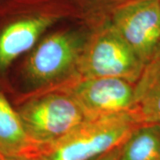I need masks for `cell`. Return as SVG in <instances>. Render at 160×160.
I'll list each match as a JSON object with an SVG mask.
<instances>
[{"label": "cell", "mask_w": 160, "mask_h": 160, "mask_svg": "<svg viewBox=\"0 0 160 160\" xmlns=\"http://www.w3.org/2000/svg\"><path fill=\"white\" fill-rule=\"evenodd\" d=\"M95 15L60 23L11 66L0 86L12 104L46 92L64 89L80 78L83 52Z\"/></svg>", "instance_id": "obj_1"}, {"label": "cell", "mask_w": 160, "mask_h": 160, "mask_svg": "<svg viewBox=\"0 0 160 160\" xmlns=\"http://www.w3.org/2000/svg\"><path fill=\"white\" fill-rule=\"evenodd\" d=\"M87 16L74 0H0V83L50 29Z\"/></svg>", "instance_id": "obj_2"}, {"label": "cell", "mask_w": 160, "mask_h": 160, "mask_svg": "<svg viewBox=\"0 0 160 160\" xmlns=\"http://www.w3.org/2000/svg\"><path fill=\"white\" fill-rule=\"evenodd\" d=\"M145 123L137 107L121 114L86 118L57 141L41 145L29 160H92L123 145Z\"/></svg>", "instance_id": "obj_3"}, {"label": "cell", "mask_w": 160, "mask_h": 160, "mask_svg": "<svg viewBox=\"0 0 160 160\" xmlns=\"http://www.w3.org/2000/svg\"><path fill=\"white\" fill-rule=\"evenodd\" d=\"M146 69L142 59L103 14L93 27L80 61L82 78H118L137 84Z\"/></svg>", "instance_id": "obj_4"}, {"label": "cell", "mask_w": 160, "mask_h": 160, "mask_svg": "<svg viewBox=\"0 0 160 160\" xmlns=\"http://www.w3.org/2000/svg\"><path fill=\"white\" fill-rule=\"evenodd\" d=\"M13 105L39 146L57 141L86 119L74 98L63 89L36 94Z\"/></svg>", "instance_id": "obj_5"}, {"label": "cell", "mask_w": 160, "mask_h": 160, "mask_svg": "<svg viewBox=\"0 0 160 160\" xmlns=\"http://www.w3.org/2000/svg\"><path fill=\"white\" fill-rule=\"evenodd\" d=\"M103 15L147 68L160 46V0H128Z\"/></svg>", "instance_id": "obj_6"}, {"label": "cell", "mask_w": 160, "mask_h": 160, "mask_svg": "<svg viewBox=\"0 0 160 160\" xmlns=\"http://www.w3.org/2000/svg\"><path fill=\"white\" fill-rule=\"evenodd\" d=\"M86 118L128 112L136 108V84L118 78H82L64 88Z\"/></svg>", "instance_id": "obj_7"}, {"label": "cell", "mask_w": 160, "mask_h": 160, "mask_svg": "<svg viewBox=\"0 0 160 160\" xmlns=\"http://www.w3.org/2000/svg\"><path fill=\"white\" fill-rule=\"evenodd\" d=\"M39 147L30 138L17 109L0 86V153L31 159Z\"/></svg>", "instance_id": "obj_8"}, {"label": "cell", "mask_w": 160, "mask_h": 160, "mask_svg": "<svg viewBox=\"0 0 160 160\" xmlns=\"http://www.w3.org/2000/svg\"><path fill=\"white\" fill-rule=\"evenodd\" d=\"M136 107L146 123L160 125V61L147 66L136 84Z\"/></svg>", "instance_id": "obj_9"}, {"label": "cell", "mask_w": 160, "mask_h": 160, "mask_svg": "<svg viewBox=\"0 0 160 160\" xmlns=\"http://www.w3.org/2000/svg\"><path fill=\"white\" fill-rule=\"evenodd\" d=\"M120 160H160V125L145 123L123 145Z\"/></svg>", "instance_id": "obj_10"}, {"label": "cell", "mask_w": 160, "mask_h": 160, "mask_svg": "<svg viewBox=\"0 0 160 160\" xmlns=\"http://www.w3.org/2000/svg\"><path fill=\"white\" fill-rule=\"evenodd\" d=\"M89 15H101L128 0H74Z\"/></svg>", "instance_id": "obj_11"}, {"label": "cell", "mask_w": 160, "mask_h": 160, "mask_svg": "<svg viewBox=\"0 0 160 160\" xmlns=\"http://www.w3.org/2000/svg\"><path fill=\"white\" fill-rule=\"evenodd\" d=\"M123 145L116 147L111 150L100 155V156H98L97 158H95L92 160H120L121 155H122V150H123Z\"/></svg>", "instance_id": "obj_12"}, {"label": "cell", "mask_w": 160, "mask_h": 160, "mask_svg": "<svg viewBox=\"0 0 160 160\" xmlns=\"http://www.w3.org/2000/svg\"><path fill=\"white\" fill-rule=\"evenodd\" d=\"M0 160H29V159H23V158H11V157H7L5 155L0 153Z\"/></svg>", "instance_id": "obj_13"}, {"label": "cell", "mask_w": 160, "mask_h": 160, "mask_svg": "<svg viewBox=\"0 0 160 160\" xmlns=\"http://www.w3.org/2000/svg\"><path fill=\"white\" fill-rule=\"evenodd\" d=\"M158 61H160V46H159V48H158V51L157 54H156V56H155V58L153 59V61H152L150 63L155 62H158ZM150 63H149V64H150ZM149 65H148V66H149Z\"/></svg>", "instance_id": "obj_14"}]
</instances>
